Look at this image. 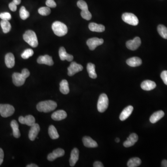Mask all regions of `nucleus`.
Returning a JSON list of instances; mask_svg holds the SVG:
<instances>
[{
	"instance_id": "30",
	"label": "nucleus",
	"mask_w": 167,
	"mask_h": 167,
	"mask_svg": "<svg viewBox=\"0 0 167 167\" xmlns=\"http://www.w3.org/2000/svg\"><path fill=\"white\" fill-rule=\"evenodd\" d=\"M1 26L4 33H8L10 31L11 25L7 20H3L1 21Z\"/></svg>"
},
{
	"instance_id": "23",
	"label": "nucleus",
	"mask_w": 167,
	"mask_h": 167,
	"mask_svg": "<svg viewBox=\"0 0 167 167\" xmlns=\"http://www.w3.org/2000/svg\"><path fill=\"white\" fill-rule=\"evenodd\" d=\"M128 65L131 67H137L141 65L142 61L139 57H133L128 59L126 60Z\"/></svg>"
},
{
	"instance_id": "32",
	"label": "nucleus",
	"mask_w": 167,
	"mask_h": 167,
	"mask_svg": "<svg viewBox=\"0 0 167 167\" xmlns=\"http://www.w3.org/2000/svg\"><path fill=\"white\" fill-rule=\"evenodd\" d=\"M159 34L162 38L167 39V28L163 25H159L157 27Z\"/></svg>"
},
{
	"instance_id": "46",
	"label": "nucleus",
	"mask_w": 167,
	"mask_h": 167,
	"mask_svg": "<svg viewBox=\"0 0 167 167\" xmlns=\"http://www.w3.org/2000/svg\"><path fill=\"white\" fill-rule=\"evenodd\" d=\"M27 167H38V166L35 164H31L27 166Z\"/></svg>"
},
{
	"instance_id": "18",
	"label": "nucleus",
	"mask_w": 167,
	"mask_h": 167,
	"mask_svg": "<svg viewBox=\"0 0 167 167\" xmlns=\"http://www.w3.org/2000/svg\"><path fill=\"white\" fill-rule=\"evenodd\" d=\"M82 141L84 145L86 147L96 148L98 146L97 142L90 137H84L83 138Z\"/></svg>"
},
{
	"instance_id": "35",
	"label": "nucleus",
	"mask_w": 167,
	"mask_h": 167,
	"mask_svg": "<svg viewBox=\"0 0 167 167\" xmlns=\"http://www.w3.org/2000/svg\"><path fill=\"white\" fill-rule=\"evenodd\" d=\"M33 51L31 49H27L25 50L23 53L21 54V56L23 59H28L29 57H31L33 54Z\"/></svg>"
},
{
	"instance_id": "33",
	"label": "nucleus",
	"mask_w": 167,
	"mask_h": 167,
	"mask_svg": "<svg viewBox=\"0 0 167 167\" xmlns=\"http://www.w3.org/2000/svg\"><path fill=\"white\" fill-rule=\"evenodd\" d=\"M30 14L28 11L26 10V8L24 6L21 7L20 10V16L21 19L22 20H26L29 17Z\"/></svg>"
},
{
	"instance_id": "38",
	"label": "nucleus",
	"mask_w": 167,
	"mask_h": 167,
	"mask_svg": "<svg viewBox=\"0 0 167 167\" xmlns=\"http://www.w3.org/2000/svg\"><path fill=\"white\" fill-rule=\"evenodd\" d=\"M0 18L3 20L9 21L11 19V15L8 12L2 13L0 14Z\"/></svg>"
},
{
	"instance_id": "17",
	"label": "nucleus",
	"mask_w": 167,
	"mask_h": 167,
	"mask_svg": "<svg viewBox=\"0 0 167 167\" xmlns=\"http://www.w3.org/2000/svg\"><path fill=\"white\" fill-rule=\"evenodd\" d=\"M59 56L61 60L64 61L67 60L68 61H72L73 60V56L72 55L68 54L66 52V49L64 47H61L59 49Z\"/></svg>"
},
{
	"instance_id": "40",
	"label": "nucleus",
	"mask_w": 167,
	"mask_h": 167,
	"mask_svg": "<svg viewBox=\"0 0 167 167\" xmlns=\"http://www.w3.org/2000/svg\"><path fill=\"white\" fill-rule=\"evenodd\" d=\"M161 78L165 85H167V71H163L161 74Z\"/></svg>"
},
{
	"instance_id": "29",
	"label": "nucleus",
	"mask_w": 167,
	"mask_h": 167,
	"mask_svg": "<svg viewBox=\"0 0 167 167\" xmlns=\"http://www.w3.org/2000/svg\"><path fill=\"white\" fill-rule=\"evenodd\" d=\"M141 164V160L138 157H134L130 159L128 161L127 166L129 167H138Z\"/></svg>"
},
{
	"instance_id": "21",
	"label": "nucleus",
	"mask_w": 167,
	"mask_h": 167,
	"mask_svg": "<svg viewBox=\"0 0 167 167\" xmlns=\"http://www.w3.org/2000/svg\"><path fill=\"white\" fill-rule=\"evenodd\" d=\"M52 118L55 121H60L64 119L67 117V113L63 110H59L55 111L52 115Z\"/></svg>"
},
{
	"instance_id": "19",
	"label": "nucleus",
	"mask_w": 167,
	"mask_h": 167,
	"mask_svg": "<svg viewBox=\"0 0 167 167\" xmlns=\"http://www.w3.org/2000/svg\"><path fill=\"white\" fill-rule=\"evenodd\" d=\"M79 150L77 148H74L72 150L71 153L70 158V165L71 167L75 166L76 162L79 160Z\"/></svg>"
},
{
	"instance_id": "8",
	"label": "nucleus",
	"mask_w": 167,
	"mask_h": 167,
	"mask_svg": "<svg viewBox=\"0 0 167 167\" xmlns=\"http://www.w3.org/2000/svg\"><path fill=\"white\" fill-rule=\"evenodd\" d=\"M103 40L102 39H99L98 38H92L88 39L87 41V44L88 47L91 50L93 51L100 45L103 44Z\"/></svg>"
},
{
	"instance_id": "4",
	"label": "nucleus",
	"mask_w": 167,
	"mask_h": 167,
	"mask_svg": "<svg viewBox=\"0 0 167 167\" xmlns=\"http://www.w3.org/2000/svg\"><path fill=\"white\" fill-rule=\"evenodd\" d=\"M24 41L33 48H36L38 45V41L37 36L33 31H27L23 36Z\"/></svg>"
},
{
	"instance_id": "37",
	"label": "nucleus",
	"mask_w": 167,
	"mask_h": 167,
	"mask_svg": "<svg viewBox=\"0 0 167 167\" xmlns=\"http://www.w3.org/2000/svg\"><path fill=\"white\" fill-rule=\"evenodd\" d=\"M81 15L83 19L87 20V21L90 20L92 17V15L88 10L82 11L81 12Z\"/></svg>"
},
{
	"instance_id": "45",
	"label": "nucleus",
	"mask_w": 167,
	"mask_h": 167,
	"mask_svg": "<svg viewBox=\"0 0 167 167\" xmlns=\"http://www.w3.org/2000/svg\"><path fill=\"white\" fill-rule=\"evenodd\" d=\"M13 2H14L16 5H19L21 3V0H13Z\"/></svg>"
},
{
	"instance_id": "20",
	"label": "nucleus",
	"mask_w": 167,
	"mask_h": 167,
	"mask_svg": "<svg viewBox=\"0 0 167 167\" xmlns=\"http://www.w3.org/2000/svg\"><path fill=\"white\" fill-rule=\"evenodd\" d=\"M133 111L132 106H129L124 109L120 115V119L121 121H124L130 116Z\"/></svg>"
},
{
	"instance_id": "10",
	"label": "nucleus",
	"mask_w": 167,
	"mask_h": 167,
	"mask_svg": "<svg viewBox=\"0 0 167 167\" xmlns=\"http://www.w3.org/2000/svg\"><path fill=\"white\" fill-rule=\"evenodd\" d=\"M141 44V40L138 37H135L132 40L127 41L126 43L127 48L130 50H137Z\"/></svg>"
},
{
	"instance_id": "1",
	"label": "nucleus",
	"mask_w": 167,
	"mask_h": 167,
	"mask_svg": "<svg viewBox=\"0 0 167 167\" xmlns=\"http://www.w3.org/2000/svg\"><path fill=\"white\" fill-rule=\"evenodd\" d=\"M30 72L27 69H23L21 73L15 72L12 75L14 84L17 87H20L24 85L26 79L30 75Z\"/></svg>"
},
{
	"instance_id": "9",
	"label": "nucleus",
	"mask_w": 167,
	"mask_h": 167,
	"mask_svg": "<svg viewBox=\"0 0 167 167\" xmlns=\"http://www.w3.org/2000/svg\"><path fill=\"white\" fill-rule=\"evenodd\" d=\"M83 69V67L82 66L75 62H72L68 68V75L69 76H73L76 73L82 71Z\"/></svg>"
},
{
	"instance_id": "44",
	"label": "nucleus",
	"mask_w": 167,
	"mask_h": 167,
	"mask_svg": "<svg viewBox=\"0 0 167 167\" xmlns=\"http://www.w3.org/2000/svg\"><path fill=\"white\" fill-rule=\"evenodd\" d=\"M161 167H167V160H163L161 162Z\"/></svg>"
},
{
	"instance_id": "28",
	"label": "nucleus",
	"mask_w": 167,
	"mask_h": 167,
	"mask_svg": "<svg viewBox=\"0 0 167 167\" xmlns=\"http://www.w3.org/2000/svg\"><path fill=\"white\" fill-rule=\"evenodd\" d=\"M87 70L89 76L91 79H95L97 78V75L95 71V66L94 64L89 63L87 66Z\"/></svg>"
},
{
	"instance_id": "41",
	"label": "nucleus",
	"mask_w": 167,
	"mask_h": 167,
	"mask_svg": "<svg viewBox=\"0 0 167 167\" xmlns=\"http://www.w3.org/2000/svg\"><path fill=\"white\" fill-rule=\"evenodd\" d=\"M9 8L12 11H15L17 10V5L14 2H11L9 4Z\"/></svg>"
},
{
	"instance_id": "5",
	"label": "nucleus",
	"mask_w": 167,
	"mask_h": 167,
	"mask_svg": "<svg viewBox=\"0 0 167 167\" xmlns=\"http://www.w3.org/2000/svg\"><path fill=\"white\" fill-rule=\"evenodd\" d=\"M109 99L107 94L103 93L100 95L98 100L97 108L99 112L102 113L107 110L108 107Z\"/></svg>"
},
{
	"instance_id": "14",
	"label": "nucleus",
	"mask_w": 167,
	"mask_h": 167,
	"mask_svg": "<svg viewBox=\"0 0 167 167\" xmlns=\"http://www.w3.org/2000/svg\"><path fill=\"white\" fill-rule=\"evenodd\" d=\"M138 139V137L136 133H132L130 135L126 140L123 142V146L126 148L133 146Z\"/></svg>"
},
{
	"instance_id": "27",
	"label": "nucleus",
	"mask_w": 167,
	"mask_h": 167,
	"mask_svg": "<svg viewBox=\"0 0 167 167\" xmlns=\"http://www.w3.org/2000/svg\"><path fill=\"white\" fill-rule=\"evenodd\" d=\"M60 91L62 94H68L70 90L69 87L68 83L67 80H62L60 83Z\"/></svg>"
},
{
	"instance_id": "7",
	"label": "nucleus",
	"mask_w": 167,
	"mask_h": 167,
	"mask_svg": "<svg viewBox=\"0 0 167 167\" xmlns=\"http://www.w3.org/2000/svg\"><path fill=\"white\" fill-rule=\"evenodd\" d=\"M122 18L123 21L130 25L137 26L138 24V19L133 14L125 13L122 14Z\"/></svg>"
},
{
	"instance_id": "6",
	"label": "nucleus",
	"mask_w": 167,
	"mask_h": 167,
	"mask_svg": "<svg viewBox=\"0 0 167 167\" xmlns=\"http://www.w3.org/2000/svg\"><path fill=\"white\" fill-rule=\"evenodd\" d=\"M15 109L11 105L9 104H0V114L3 118L12 116L14 113Z\"/></svg>"
},
{
	"instance_id": "34",
	"label": "nucleus",
	"mask_w": 167,
	"mask_h": 167,
	"mask_svg": "<svg viewBox=\"0 0 167 167\" xmlns=\"http://www.w3.org/2000/svg\"><path fill=\"white\" fill-rule=\"evenodd\" d=\"M38 12L41 15L47 16L51 13V10L48 7H41L38 10Z\"/></svg>"
},
{
	"instance_id": "39",
	"label": "nucleus",
	"mask_w": 167,
	"mask_h": 167,
	"mask_svg": "<svg viewBox=\"0 0 167 167\" xmlns=\"http://www.w3.org/2000/svg\"><path fill=\"white\" fill-rule=\"evenodd\" d=\"M46 4L47 7L49 8H54L57 6L56 2L54 0H47L46 2Z\"/></svg>"
},
{
	"instance_id": "15",
	"label": "nucleus",
	"mask_w": 167,
	"mask_h": 167,
	"mask_svg": "<svg viewBox=\"0 0 167 167\" xmlns=\"http://www.w3.org/2000/svg\"><path fill=\"white\" fill-rule=\"evenodd\" d=\"M156 83L153 81L150 80H146L142 83L141 84V87L142 89L143 90L149 91L152 90L156 87Z\"/></svg>"
},
{
	"instance_id": "25",
	"label": "nucleus",
	"mask_w": 167,
	"mask_h": 167,
	"mask_svg": "<svg viewBox=\"0 0 167 167\" xmlns=\"http://www.w3.org/2000/svg\"><path fill=\"white\" fill-rule=\"evenodd\" d=\"M164 116V112L162 111H159L157 112H154L151 117H150V120L152 123H155L158 121L161 118Z\"/></svg>"
},
{
	"instance_id": "13",
	"label": "nucleus",
	"mask_w": 167,
	"mask_h": 167,
	"mask_svg": "<svg viewBox=\"0 0 167 167\" xmlns=\"http://www.w3.org/2000/svg\"><path fill=\"white\" fill-rule=\"evenodd\" d=\"M40 127L38 123H34L32 126L29 131V137L31 141H34L36 138L38 133L40 132Z\"/></svg>"
},
{
	"instance_id": "16",
	"label": "nucleus",
	"mask_w": 167,
	"mask_h": 167,
	"mask_svg": "<svg viewBox=\"0 0 167 167\" xmlns=\"http://www.w3.org/2000/svg\"><path fill=\"white\" fill-rule=\"evenodd\" d=\"M37 62L40 64H45L48 66H52L53 65L52 58L48 55L41 56L37 59Z\"/></svg>"
},
{
	"instance_id": "11",
	"label": "nucleus",
	"mask_w": 167,
	"mask_h": 167,
	"mask_svg": "<svg viewBox=\"0 0 167 167\" xmlns=\"http://www.w3.org/2000/svg\"><path fill=\"white\" fill-rule=\"evenodd\" d=\"M19 121L21 124H26L29 126H32L35 123V118L30 115H27L25 117L21 116L19 117Z\"/></svg>"
},
{
	"instance_id": "3",
	"label": "nucleus",
	"mask_w": 167,
	"mask_h": 167,
	"mask_svg": "<svg viewBox=\"0 0 167 167\" xmlns=\"http://www.w3.org/2000/svg\"><path fill=\"white\" fill-rule=\"evenodd\" d=\"M52 28L54 34L57 36L61 37L68 33V27L64 23L60 21H56L53 22Z\"/></svg>"
},
{
	"instance_id": "36",
	"label": "nucleus",
	"mask_w": 167,
	"mask_h": 167,
	"mask_svg": "<svg viewBox=\"0 0 167 167\" xmlns=\"http://www.w3.org/2000/svg\"><path fill=\"white\" fill-rule=\"evenodd\" d=\"M77 6L82 11L88 10V7L87 2L83 0H79L77 2Z\"/></svg>"
},
{
	"instance_id": "2",
	"label": "nucleus",
	"mask_w": 167,
	"mask_h": 167,
	"mask_svg": "<svg viewBox=\"0 0 167 167\" xmlns=\"http://www.w3.org/2000/svg\"><path fill=\"white\" fill-rule=\"evenodd\" d=\"M57 106V103L55 102L52 100H47L40 102L37 104L36 108L37 110L40 112L47 113L55 110Z\"/></svg>"
},
{
	"instance_id": "43",
	"label": "nucleus",
	"mask_w": 167,
	"mask_h": 167,
	"mask_svg": "<svg viewBox=\"0 0 167 167\" xmlns=\"http://www.w3.org/2000/svg\"><path fill=\"white\" fill-rule=\"evenodd\" d=\"M94 167H103V164L101 162L99 161H95L93 164Z\"/></svg>"
},
{
	"instance_id": "12",
	"label": "nucleus",
	"mask_w": 167,
	"mask_h": 167,
	"mask_svg": "<svg viewBox=\"0 0 167 167\" xmlns=\"http://www.w3.org/2000/svg\"><path fill=\"white\" fill-rule=\"evenodd\" d=\"M65 155V151L64 150L58 148L53 150L52 153H50L48 156V160L49 161H53L57 158L63 157Z\"/></svg>"
},
{
	"instance_id": "42",
	"label": "nucleus",
	"mask_w": 167,
	"mask_h": 167,
	"mask_svg": "<svg viewBox=\"0 0 167 167\" xmlns=\"http://www.w3.org/2000/svg\"><path fill=\"white\" fill-rule=\"evenodd\" d=\"M4 158V152L1 148H0V165L2 164Z\"/></svg>"
},
{
	"instance_id": "47",
	"label": "nucleus",
	"mask_w": 167,
	"mask_h": 167,
	"mask_svg": "<svg viewBox=\"0 0 167 167\" xmlns=\"http://www.w3.org/2000/svg\"><path fill=\"white\" fill-rule=\"evenodd\" d=\"M115 141H116V142H120L119 138H117L115 139Z\"/></svg>"
},
{
	"instance_id": "22",
	"label": "nucleus",
	"mask_w": 167,
	"mask_h": 167,
	"mask_svg": "<svg viewBox=\"0 0 167 167\" xmlns=\"http://www.w3.org/2000/svg\"><path fill=\"white\" fill-rule=\"evenodd\" d=\"M5 64L9 68H12L15 65V58L14 55L12 53L6 54L5 58Z\"/></svg>"
},
{
	"instance_id": "24",
	"label": "nucleus",
	"mask_w": 167,
	"mask_h": 167,
	"mask_svg": "<svg viewBox=\"0 0 167 167\" xmlns=\"http://www.w3.org/2000/svg\"><path fill=\"white\" fill-rule=\"evenodd\" d=\"M89 29L91 31L96 32H103L105 30V27L101 24H98L91 22L89 25Z\"/></svg>"
},
{
	"instance_id": "31",
	"label": "nucleus",
	"mask_w": 167,
	"mask_h": 167,
	"mask_svg": "<svg viewBox=\"0 0 167 167\" xmlns=\"http://www.w3.org/2000/svg\"><path fill=\"white\" fill-rule=\"evenodd\" d=\"M49 134L52 139H56L59 138L58 131L53 125H50L49 127Z\"/></svg>"
},
{
	"instance_id": "26",
	"label": "nucleus",
	"mask_w": 167,
	"mask_h": 167,
	"mask_svg": "<svg viewBox=\"0 0 167 167\" xmlns=\"http://www.w3.org/2000/svg\"><path fill=\"white\" fill-rule=\"evenodd\" d=\"M11 126L13 129V134L14 138H19L21 136L20 130L19 129V125L18 122L15 120L12 121L10 124Z\"/></svg>"
}]
</instances>
